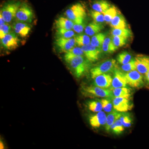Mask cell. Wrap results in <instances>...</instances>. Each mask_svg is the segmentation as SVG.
Instances as JSON below:
<instances>
[{"instance_id":"24","label":"cell","mask_w":149,"mask_h":149,"mask_svg":"<svg viewBox=\"0 0 149 149\" xmlns=\"http://www.w3.org/2000/svg\"><path fill=\"white\" fill-rule=\"evenodd\" d=\"M121 113L116 111H112L107 116L106 123L105 124V129L107 131L110 130L111 126L113 124V123L118 118H119L121 116Z\"/></svg>"},{"instance_id":"42","label":"cell","mask_w":149,"mask_h":149,"mask_svg":"<svg viewBox=\"0 0 149 149\" xmlns=\"http://www.w3.org/2000/svg\"><path fill=\"white\" fill-rule=\"evenodd\" d=\"M1 149H4V146H3V142L1 141Z\"/></svg>"},{"instance_id":"14","label":"cell","mask_w":149,"mask_h":149,"mask_svg":"<svg viewBox=\"0 0 149 149\" xmlns=\"http://www.w3.org/2000/svg\"><path fill=\"white\" fill-rule=\"evenodd\" d=\"M107 116L104 112L102 111L97 113L91 116L89 118V123L93 128H100L102 125H105Z\"/></svg>"},{"instance_id":"27","label":"cell","mask_w":149,"mask_h":149,"mask_svg":"<svg viewBox=\"0 0 149 149\" xmlns=\"http://www.w3.org/2000/svg\"><path fill=\"white\" fill-rule=\"evenodd\" d=\"M76 45L78 47H82L91 44V39L89 35H80L74 37Z\"/></svg>"},{"instance_id":"29","label":"cell","mask_w":149,"mask_h":149,"mask_svg":"<svg viewBox=\"0 0 149 149\" xmlns=\"http://www.w3.org/2000/svg\"><path fill=\"white\" fill-rule=\"evenodd\" d=\"M117 61L119 64L124 65L128 63L132 60V56L131 54L128 52L124 51L118 54L117 56Z\"/></svg>"},{"instance_id":"40","label":"cell","mask_w":149,"mask_h":149,"mask_svg":"<svg viewBox=\"0 0 149 149\" xmlns=\"http://www.w3.org/2000/svg\"><path fill=\"white\" fill-rule=\"evenodd\" d=\"M6 22L5 21L4 18H3L2 15L0 14V26L3 25V24H6Z\"/></svg>"},{"instance_id":"31","label":"cell","mask_w":149,"mask_h":149,"mask_svg":"<svg viewBox=\"0 0 149 149\" xmlns=\"http://www.w3.org/2000/svg\"><path fill=\"white\" fill-rule=\"evenodd\" d=\"M56 35L57 37L70 38L75 37V33L72 29H56Z\"/></svg>"},{"instance_id":"5","label":"cell","mask_w":149,"mask_h":149,"mask_svg":"<svg viewBox=\"0 0 149 149\" xmlns=\"http://www.w3.org/2000/svg\"><path fill=\"white\" fill-rule=\"evenodd\" d=\"M21 3L19 1H13L6 3L2 7L0 14L2 15L6 23H10L15 18L17 12Z\"/></svg>"},{"instance_id":"30","label":"cell","mask_w":149,"mask_h":149,"mask_svg":"<svg viewBox=\"0 0 149 149\" xmlns=\"http://www.w3.org/2000/svg\"><path fill=\"white\" fill-rule=\"evenodd\" d=\"M119 118L116 119L110 128V130H111L112 132L116 135L121 134L125 130V127L121 123Z\"/></svg>"},{"instance_id":"23","label":"cell","mask_w":149,"mask_h":149,"mask_svg":"<svg viewBox=\"0 0 149 149\" xmlns=\"http://www.w3.org/2000/svg\"><path fill=\"white\" fill-rule=\"evenodd\" d=\"M77 56H84V53L81 47H74L72 48L65 53L64 58L65 61L67 63L73 57Z\"/></svg>"},{"instance_id":"18","label":"cell","mask_w":149,"mask_h":149,"mask_svg":"<svg viewBox=\"0 0 149 149\" xmlns=\"http://www.w3.org/2000/svg\"><path fill=\"white\" fill-rule=\"evenodd\" d=\"M110 26L115 29L127 28V23L124 17L119 12L109 23Z\"/></svg>"},{"instance_id":"7","label":"cell","mask_w":149,"mask_h":149,"mask_svg":"<svg viewBox=\"0 0 149 149\" xmlns=\"http://www.w3.org/2000/svg\"><path fill=\"white\" fill-rule=\"evenodd\" d=\"M19 40L15 32H10L1 40V46L8 51H13L18 47Z\"/></svg>"},{"instance_id":"11","label":"cell","mask_w":149,"mask_h":149,"mask_svg":"<svg viewBox=\"0 0 149 149\" xmlns=\"http://www.w3.org/2000/svg\"><path fill=\"white\" fill-rule=\"evenodd\" d=\"M55 45L60 52L65 53L74 47L76 43L74 37L70 38L57 37L55 41Z\"/></svg>"},{"instance_id":"37","label":"cell","mask_w":149,"mask_h":149,"mask_svg":"<svg viewBox=\"0 0 149 149\" xmlns=\"http://www.w3.org/2000/svg\"><path fill=\"white\" fill-rule=\"evenodd\" d=\"M120 120L125 128H130L132 124V120L130 116L128 114H121Z\"/></svg>"},{"instance_id":"4","label":"cell","mask_w":149,"mask_h":149,"mask_svg":"<svg viewBox=\"0 0 149 149\" xmlns=\"http://www.w3.org/2000/svg\"><path fill=\"white\" fill-rule=\"evenodd\" d=\"M117 68V65L115 60L113 59L107 60L90 70L91 77L94 79L100 74H109L110 72H114Z\"/></svg>"},{"instance_id":"33","label":"cell","mask_w":149,"mask_h":149,"mask_svg":"<svg viewBox=\"0 0 149 149\" xmlns=\"http://www.w3.org/2000/svg\"><path fill=\"white\" fill-rule=\"evenodd\" d=\"M128 38L121 36H113V42L115 46L118 49L126 45L128 41Z\"/></svg>"},{"instance_id":"34","label":"cell","mask_w":149,"mask_h":149,"mask_svg":"<svg viewBox=\"0 0 149 149\" xmlns=\"http://www.w3.org/2000/svg\"><path fill=\"white\" fill-rule=\"evenodd\" d=\"M90 15L93 20L98 23H102L105 21L103 14L97 11L91 10Z\"/></svg>"},{"instance_id":"20","label":"cell","mask_w":149,"mask_h":149,"mask_svg":"<svg viewBox=\"0 0 149 149\" xmlns=\"http://www.w3.org/2000/svg\"><path fill=\"white\" fill-rule=\"evenodd\" d=\"M111 6L106 0H95L92 3V8L93 10L104 14Z\"/></svg>"},{"instance_id":"9","label":"cell","mask_w":149,"mask_h":149,"mask_svg":"<svg viewBox=\"0 0 149 149\" xmlns=\"http://www.w3.org/2000/svg\"><path fill=\"white\" fill-rule=\"evenodd\" d=\"M112 102L115 110L119 112H125L130 110L133 107L130 99L114 97L113 99Z\"/></svg>"},{"instance_id":"41","label":"cell","mask_w":149,"mask_h":149,"mask_svg":"<svg viewBox=\"0 0 149 149\" xmlns=\"http://www.w3.org/2000/svg\"><path fill=\"white\" fill-rule=\"evenodd\" d=\"M145 75H146V80L148 83L149 84V70Z\"/></svg>"},{"instance_id":"38","label":"cell","mask_w":149,"mask_h":149,"mask_svg":"<svg viewBox=\"0 0 149 149\" xmlns=\"http://www.w3.org/2000/svg\"><path fill=\"white\" fill-rule=\"evenodd\" d=\"M11 26L8 23L3 24L0 26V38L3 39L5 36L10 32Z\"/></svg>"},{"instance_id":"2","label":"cell","mask_w":149,"mask_h":149,"mask_svg":"<svg viewBox=\"0 0 149 149\" xmlns=\"http://www.w3.org/2000/svg\"><path fill=\"white\" fill-rule=\"evenodd\" d=\"M65 15L67 17L73 21L74 24H80L85 22L87 12L83 4L77 3L67 9Z\"/></svg>"},{"instance_id":"16","label":"cell","mask_w":149,"mask_h":149,"mask_svg":"<svg viewBox=\"0 0 149 149\" xmlns=\"http://www.w3.org/2000/svg\"><path fill=\"white\" fill-rule=\"evenodd\" d=\"M94 85L103 88L108 89L111 86L113 77L109 74H100L94 79Z\"/></svg>"},{"instance_id":"1","label":"cell","mask_w":149,"mask_h":149,"mask_svg":"<svg viewBox=\"0 0 149 149\" xmlns=\"http://www.w3.org/2000/svg\"><path fill=\"white\" fill-rule=\"evenodd\" d=\"M74 76L80 78L85 75L91 68V62L84 56H77L68 62Z\"/></svg>"},{"instance_id":"32","label":"cell","mask_w":149,"mask_h":149,"mask_svg":"<svg viewBox=\"0 0 149 149\" xmlns=\"http://www.w3.org/2000/svg\"><path fill=\"white\" fill-rule=\"evenodd\" d=\"M88 105L89 109L93 112H99L103 110L101 102L99 101H91L88 103Z\"/></svg>"},{"instance_id":"39","label":"cell","mask_w":149,"mask_h":149,"mask_svg":"<svg viewBox=\"0 0 149 149\" xmlns=\"http://www.w3.org/2000/svg\"><path fill=\"white\" fill-rule=\"evenodd\" d=\"M86 22H84L80 24H74L72 29L78 34H80L85 31V27L87 26Z\"/></svg>"},{"instance_id":"8","label":"cell","mask_w":149,"mask_h":149,"mask_svg":"<svg viewBox=\"0 0 149 149\" xmlns=\"http://www.w3.org/2000/svg\"><path fill=\"white\" fill-rule=\"evenodd\" d=\"M125 76L127 84L132 88H141L144 85L143 74L137 70L126 72Z\"/></svg>"},{"instance_id":"10","label":"cell","mask_w":149,"mask_h":149,"mask_svg":"<svg viewBox=\"0 0 149 149\" xmlns=\"http://www.w3.org/2000/svg\"><path fill=\"white\" fill-rule=\"evenodd\" d=\"M84 56L89 61L95 62L97 61L100 56L102 49L96 47L91 44L81 47Z\"/></svg>"},{"instance_id":"13","label":"cell","mask_w":149,"mask_h":149,"mask_svg":"<svg viewBox=\"0 0 149 149\" xmlns=\"http://www.w3.org/2000/svg\"><path fill=\"white\" fill-rule=\"evenodd\" d=\"M134 58L136 70L143 75H146L149 70V57L138 55Z\"/></svg>"},{"instance_id":"35","label":"cell","mask_w":149,"mask_h":149,"mask_svg":"<svg viewBox=\"0 0 149 149\" xmlns=\"http://www.w3.org/2000/svg\"><path fill=\"white\" fill-rule=\"evenodd\" d=\"M102 106L103 110L106 112L109 113L113 111V102L111 101V99H102L101 101Z\"/></svg>"},{"instance_id":"3","label":"cell","mask_w":149,"mask_h":149,"mask_svg":"<svg viewBox=\"0 0 149 149\" xmlns=\"http://www.w3.org/2000/svg\"><path fill=\"white\" fill-rule=\"evenodd\" d=\"M82 93L85 97L93 98L113 99L114 96L111 90L103 88L95 85H87L82 87Z\"/></svg>"},{"instance_id":"28","label":"cell","mask_w":149,"mask_h":149,"mask_svg":"<svg viewBox=\"0 0 149 149\" xmlns=\"http://www.w3.org/2000/svg\"><path fill=\"white\" fill-rule=\"evenodd\" d=\"M112 36H121L125 37H131L132 35V31L128 28L124 29H115L113 28L111 32Z\"/></svg>"},{"instance_id":"6","label":"cell","mask_w":149,"mask_h":149,"mask_svg":"<svg viewBox=\"0 0 149 149\" xmlns=\"http://www.w3.org/2000/svg\"><path fill=\"white\" fill-rule=\"evenodd\" d=\"M34 13L31 7L26 3H21L16 15L17 21L30 23L34 18Z\"/></svg>"},{"instance_id":"26","label":"cell","mask_w":149,"mask_h":149,"mask_svg":"<svg viewBox=\"0 0 149 149\" xmlns=\"http://www.w3.org/2000/svg\"><path fill=\"white\" fill-rule=\"evenodd\" d=\"M119 11L114 6L112 5L103 14L105 21L107 24H109L114 18Z\"/></svg>"},{"instance_id":"17","label":"cell","mask_w":149,"mask_h":149,"mask_svg":"<svg viewBox=\"0 0 149 149\" xmlns=\"http://www.w3.org/2000/svg\"><path fill=\"white\" fill-rule=\"evenodd\" d=\"M74 23L68 17L61 16L58 17L54 21V26L56 29H72Z\"/></svg>"},{"instance_id":"19","label":"cell","mask_w":149,"mask_h":149,"mask_svg":"<svg viewBox=\"0 0 149 149\" xmlns=\"http://www.w3.org/2000/svg\"><path fill=\"white\" fill-rule=\"evenodd\" d=\"M104 28V26L102 23L94 21L87 25L85 28V32L86 35L89 36H93L100 33Z\"/></svg>"},{"instance_id":"36","label":"cell","mask_w":149,"mask_h":149,"mask_svg":"<svg viewBox=\"0 0 149 149\" xmlns=\"http://www.w3.org/2000/svg\"><path fill=\"white\" fill-rule=\"evenodd\" d=\"M121 69L123 71L126 72L136 70L135 58H132V60L128 63L122 65L121 66Z\"/></svg>"},{"instance_id":"22","label":"cell","mask_w":149,"mask_h":149,"mask_svg":"<svg viewBox=\"0 0 149 149\" xmlns=\"http://www.w3.org/2000/svg\"><path fill=\"white\" fill-rule=\"evenodd\" d=\"M111 90L112 91L114 97L126 98L130 99L131 98V91L129 88L123 87V88H111Z\"/></svg>"},{"instance_id":"12","label":"cell","mask_w":149,"mask_h":149,"mask_svg":"<svg viewBox=\"0 0 149 149\" xmlns=\"http://www.w3.org/2000/svg\"><path fill=\"white\" fill-rule=\"evenodd\" d=\"M13 28L17 35L22 38H25L31 32L32 26L28 23L17 20L14 22Z\"/></svg>"},{"instance_id":"15","label":"cell","mask_w":149,"mask_h":149,"mask_svg":"<svg viewBox=\"0 0 149 149\" xmlns=\"http://www.w3.org/2000/svg\"><path fill=\"white\" fill-rule=\"evenodd\" d=\"M114 75L113 77L111 88L125 87L127 85L125 74L119 70L116 69L114 70Z\"/></svg>"},{"instance_id":"25","label":"cell","mask_w":149,"mask_h":149,"mask_svg":"<svg viewBox=\"0 0 149 149\" xmlns=\"http://www.w3.org/2000/svg\"><path fill=\"white\" fill-rule=\"evenodd\" d=\"M106 36L105 34L100 32L94 35L91 39V44L94 47L102 49Z\"/></svg>"},{"instance_id":"21","label":"cell","mask_w":149,"mask_h":149,"mask_svg":"<svg viewBox=\"0 0 149 149\" xmlns=\"http://www.w3.org/2000/svg\"><path fill=\"white\" fill-rule=\"evenodd\" d=\"M102 49V51L106 54L113 53L118 49L113 44L112 37H107L105 38Z\"/></svg>"}]
</instances>
